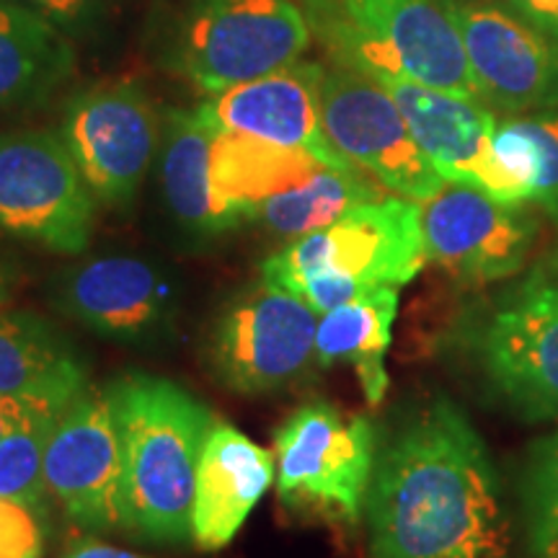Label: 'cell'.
Listing matches in <instances>:
<instances>
[{
  "label": "cell",
  "instance_id": "obj_8",
  "mask_svg": "<svg viewBox=\"0 0 558 558\" xmlns=\"http://www.w3.org/2000/svg\"><path fill=\"white\" fill-rule=\"evenodd\" d=\"M316 316L303 298L262 277L215 318L209 365L222 386L243 396L290 386L316 360Z\"/></svg>",
  "mask_w": 558,
  "mask_h": 558
},
{
  "label": "cell",
  "instance_id": "obj_29",
  "mask_svg": "<svg viewBox=\"0 0 558 558\" xmlns=\"http://www.w3.org/2000/svg\"><path fill=\"white\" fill-rule=\"evenodd\" d=\"M21 3L29 5L47 21H52L58 29H75L90 16V9H94V0H21Z\"/></svg>",
  "mask_w": 558,
  "mask_h": 558
},
{
  "label": "cell",
  "instance_id": "obj_6",
  "mask_svg": "<svg viewBox=\"0 0 558 558\" xmlns=\"http://www.w3.org/2000/svg\"><path fill=\"white\" fill-rule=\"evenodd\" d=\"M311 24L292 0H197L184 21L177 68L215 96L303 58Z\"/></svg>",
  "mask_w": 558,
  "mask_h": 558
},
{
  "label": "cell",
  "instance_id": "obj_25",
  "mask_svg": "<svg viewBox=\"0 0 558 558\" xmlns=\"http://www.w3.org/2000/svg\"><path fill=\"white\" fill-rule=\"evenodd\" d=\"M494 153L525 197L558 220V114L497 122Z\"/></svg>",
  "mask_w": 558,
  "mask_h": 558
},
{
  "label": "cell",
  "instance_id": "obj_9",
  "mask_svg": "<svg viewBox=\"0 0 558 558\" xmlns=\"http://www.w3.org/2000/svg\"><path fill=\"white\" fill-rule=\"evenodd\" d=\"M96 197L52 132L0 135V230L60 254H81L90 241Z\"/></svg>",
  "mask_w": 558,
  "mask_h": 558
},
{
  "label": "cell",
  "instance_id": "obj_26",
  "mask_svg": "<svg viewBox=\"0 0 558 558\" xmlns=\"http://www.w3.org/2000/svg\"><path fill=\"white\" fill-rule=\"evenodd\" d=\"M60 411L37 407L0 442V497L32 509L45 505V450Z\"/></svg>",
  "mask_w": 558,
  "mask_h": 558
},
{
  "label": "cell",
  "instance_id": "obj_23",
  "mask_svg": "<svg viewBox=\"0 0 558 558\" xmlns=\"http://www.w3.org/2000/svg\"><path fill=\"white\" fill-rule=\"evenodd\" d=\"M73 68V50L52 21L21 0H0V109L37 101Z\"/></svg>",
  "mask_w": 558,
  "mask_h": 558
},
{
  "label": "cell",
  "instance_id": "obj_3",
  "mask_svg": "<svg viewBox=\"0 0 558 558\" xmlns=\"http://www.w3.org/2000/svg\"><path fill=\"white\" fill-rule=\"evenodd\" d=\"M424 262L422 205L383 197L349 209L329 228L292 239L264 259L262 277L324 316L367 290L403 288Z\"/></svg>",
  "mask_w": 558,
  "mask_h": 558
},
{
  "label": "cell",
  "instance_id": "obj_15",
  "mask_svg": "<svg viewBox=\"0 0 558 558\" xmlns=\"http://www.w3.org/2000/svg\"><path fill=\"white\" fill-rule=\"evenodd\" d=\"M399 104L411 135L445 181L469 184L501 202H525V192L494 153L497 120L481 101L403 81L383 83Z\"/></svg>",
  "mask_w": 558,
  "mask_h": 558
},
{
  "label": "cell",
  "instance_id": "obj_2",
  "mask_svg": "<svg viewBox=\"0 0 558 558\" xmlns=\"http://www.w3.org/2000/svg\"><path fill=\"white\" fill-rule=\"evenodd\" d=\"M104 390L120 435L122 530L156 543L190 541L213 411L179 383L150 373H124Z\"/></svg>",
  "mask_w": 558,
  "mask_h": 558
},
{
  "label": "cell",
  "instance_id": "obj_19",
  "mask_svg": "<svg viewBox=\"0 0 558 558\" xmlns=\"http://www.w3.org/2000/svg\"><path fill=\"white\" fill-rule=\"evenodd\" d=\"M86 388L81 354L50 320L29 311H0V396L62 411Z\"/></svg>",
  "mask_w": 558,
  "mask_h": 558
},
{
  "label": "cell",
  "instance_id": "obj_1",
  "mask_svg": "<svg viewBox=\"0 0 558 558\" xmlns=\"http://www.w3.org/2000/svg\"><path fill=\"white\" fill-rule=\"evenodd\" d=\"M373 558H507L509 520L484 437L456 401L416 403L383 439L365 499Z\"/></svg>",
  "mask_w": 558,
  "mask_h": 558
},
{
  "label": "cell",
  "instance_id": "obj_33",
  "mask_svg": "<svg viewBox=\"0 0 558 558\" xmlns=\"http://www.w3.org/2000/svg\"><path fill=\"white\" fill-rule=\"evenodd\" d=\"M16 282H19L16 267H13L11 259H5V256L0 254V308H3V305L13 298V292H16Z\"/></svg>",
  "mask_w": 558,
  "mask_h": 558
},
{
  "label": "cell",
  "instance_id": "obj_4",
  "mask_svg": "<svg viewBox=\"0 0 558 558\" xmlns=\"http://www.w3.org/2000/svg\"><path fill=\"white\" fill-rule=\"evenodd\" d=\"M456 337L488 399L522 422H558V254L463 313Z\"/></svg>",
  "mask_w": 558,
  "mask_h": 558
},
{
  "label": "cell",
  "instance_id": "obj_27",
  "mask_svg": "<svg viewBox=\"0 0 558 558\" xmlns=\"http://www.w3.org/2000/svg\"><path fill=\"white\" fill-rule=\"evenodd\" d=\"M520 494L530 556L558 558V432L530 448Z\"/></svg>",
  "mask_w": 558,
  "mask_h": 558
},
{
  "label": "cell",
  "instance_id": "obj_28",
  "mask_svg": "<svg viewBox=\"0 0 558 558\" xmlns=\"http://www.w3.org/2000/svg\"><path fill=\"white\" fill-rule=\"evenodd\" d=\"M37 509L0 497V558H41L45 530Z\"/></svg>",
  "mask_w": 558,
  "mask_h": 558
},
{
  "label": "cell",
  "instance_id": "obj_7",
  "mask_svg": "<svg viewBox=\"0 0 558 558\" xmlns=\"http://www.w3.org/2000/svg\"><path fill=\"white\" fill-rule=\"evenodd\" d=\"M275 458L279 501L354 525L367 499L378 437L365 416H344L331 403L313 401L275 432Z\"/></svg>",
  "mask_w": 558,
  "mask_h": 558
},
{
  "label": "cell",
  "instance_id": "obj_18",
  "mask_svg": "<svg viewBox=\"0 0 558 558\" xmlns=\"http://www.w3.org/2000/svg\"><path fill=\"white\" fill-rule=\"evenodd\" d=\"M275 481V458L230 424L215 422L202 452L192 507V541L220 550L246 525L251 509Z\"/></svg>",
  "mask_w": 558,
  "mask_h": 558
},
{
  "label": "cell",
  "instance_id": "obj_5",
  "mask_svg": "<svg viewBox=\"0 0 558 558\" xmlns=\"http://www.w3.org/2000/svg\"><path fill=\"white\" fill-rule=\"evenodd\" d=\"M324 32L341 65L378 83H416L478 101L445 0H333Z\"/></svg>",
  "mask_w": 558,
  "mask_h": 558
},
{
  "label": "cell",
  "instance_id": "obj_24",
  "mask_svg": "<svg viewBox=\"0 0 558 558\" xmlns=\"http://www.w3.org/2000/svg\"><path fill=\"white\" fill-rule=\"evenodd\" d=\"M383 197L386 194L378 181L357 166L354 169L320 166L308 181L251 209L248 220L259 222L269 233L282 239H300L333 226L349 209Z\"/></svg>",
  "mask_w": 558,
  "mask_h": 558
},
{
  "label": "cell",
  "instance_id": "obj_20",
  "mask_svg": "<svg viewBox=\"0 0 558 558\" xmlns=\"http://www.w3.org/2000/svg\"><path fill=\"white\" fill-rule=\"evenodd\" d=\"M320 166L326 163L308 150L218 130L209 153V181L220 209L235 228L248 220L251 209L308 181Z\"/></svg>",
  "mask_w": 558,
  "mask_h": 558
},
{
  "label": "cell",
  "instance_id": "obj_11",
  "mask_svg": "<svg viewBox=\"0 0 558 558\" xmlns=\"http://www.w3.org/2000/svg\"><path fill=\"white\" fill-rule=\"evenodd\" d=\"M427 262L471 288L520 275L538 239V220L522 202H501L469 184H448L422 202Z\"/></svg>",
  "mask_w": 558,
  "mask_h": 558
},
{
  "label": "cell",
  "instance_id": "obj_10",
  "mask_svg": "<svg viewBox=\"0 0 558 558\" xmlns=\"http://www.w3.org/2000/svg\"><path fill=\"white\" fill-rule=\"evenodd\" d=\"M320 122L326 137L349 163L399 197L422 205L448 184L418 148L393 96L360 70L324 68Z\"/></svg>",
  "mask_w": 558,
  "mask_h": 558
},
{
  "label": "cell",
  "instance_id": "obj_32",
  "mask_svg": "<svg viewBox=\"0 0 558 558\" xmlns=\"http://www.w3.org/2000/svg\"><path fill=\"white\" fill-rule=\"evenodd\" d=\"M62 558H145V556H137V554H132V550H124V548L107 546V543L81 541V543H75V546L70 548Z\"/></svg>",
  "mask_w": 558,
  "mask_h": 558
},
{
  "label": "cell",
  "instance_id": "obj_16",
  "mask_svg": "<svg viewBox=\"0 0 558 558\" xmlns=\"http://www.w3.org/2000/svg\"><path fill=\"white\" fill-rule=\"evenodd\" d=\"M320 78L324 68L316 62H295L209 96L199 111L215 130L243 132L288 148L308 150L331 169H354L324 132Z\"/></svg>",
  "mask_w": 558,
  "mask_h": 558
},
{
  "label": "cell",
  "instance_id": "obj_14",
  "mask_svg": "<svg viewBox=\"0 0 558 558\" xmlns=\"http://www.w3.org/2000/svg\"><path fill=\"white\" fill-rule=\"evenodd\" d=\"M47 492L90 533L122 530V456L104 388H86L60 411L45 450Z\"/></svg>",
  "mask_w": 558,
  "mask_h": 558
},
{
  "label": "cell",
  "instance_id": "obj_13",
  "mask_svg": "<svg viewBox=\"0 0 558 558\" xmlns=\"http://www.w3.org/2000/svg\"><path fill=\"white\" fill-rule=\"evenodd\" d=\"M60 137L94 197L128 205L156 156L158 114L135 83H101L68 101Z\"/></svg>",
  "mask_w": 558,
  "mask_h": 558
},
{
  "label": "cell",
  "instance_id": "obj_21",
  "mask_svg": "<svg viewBox=\"0 0 558 558\" xmlns=\"http://www.w3.org/2000/svg\"><path fill=\"white\" fill-rule=\"evenodd\" d=\"M215 130L199 107L166 114L160 145V181L173 220L194 239H209L233 228L215 199L209 181V153Z\"/></svg>",
  "mask_w": 558,
  "mask_h": 558
},
{
  "label": "cell",
  "instance_id": "obj_30",
  "mask_svg": "<svg viewBox=\"0 0 558 558\" xmlns=\"http://www.w3.org/2000/svg\"><path fill=\"white\" fill-rule=\"evenodd\" d=\"M507 3L538 29L554 37L558 34V0H507Z\"/></svg>",
  "mask_w": 558,
  "mask_h": 558
},
{
  "label": "cell",
  "instance_id": "obj_12",
  "mask_svg": "<svg viewBox=\"0 0 558 558\" xmlns=\"http://www.w3.org/2000/svg\"><path fill=\"white\" fill-rule=\"evenodd\" d=\"M463 41L478 101L525 114L558 107V41L494 0H445Z\"/></svg>",
  "mask_w": 558,
  "mask_h": 558
},
{
  "label": "cell",
  "instance_id": "obj_17",
  "mask_svg": "<svg viewBox=\"0 0 558 558\" xmlns=\"http://www.w3.org/2000/svg\"><path fill=\"white\" fill-rule=\"evenodd\" d=\"M173 288L153 264L135 256H101L68 269L58 305L86 329L117 341H143L173 316Z\"/></svg>",
  "mask_w": 558,
  "mask_h": 558
},
{
  "label": "cell",
  "instance_id": "obj_22",
  "mask_svg": "<svg viewBox=\"0 0 558 558\" xmlns=\"http://www.w3.org/2000/svg\"><path fill=\"white\" fill-rule=\"evenodd\" d=\"M396 313H399V288H375L360 298L339 305L318 320L316 362L331 367L347 362L357 373L362 393L369 407L386 399L388 369L386 354L390 347Z\"/></svg>",
  "mask_w": 558,
  "mask_h": 558
},
{
  "label": "cell",
  "instance_id": "obj_31",
  "mask_svg": "<svg viewBox=\"0 0 558 558\" xmlns=\"http://www.w3.org/2000/svg\"><path fill=\"white\" fill-rule=\"evenodd\" d=\"M37 407L39 403L13 399V396H0V442H3L13 429L21 427Z\"/></svg>",
  "mask_w": 558,
  "mask_h": 558
}]
</instances>
